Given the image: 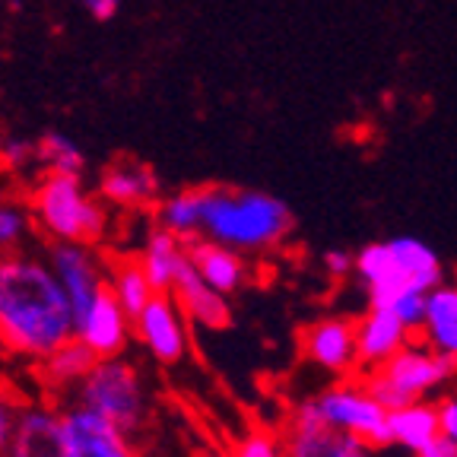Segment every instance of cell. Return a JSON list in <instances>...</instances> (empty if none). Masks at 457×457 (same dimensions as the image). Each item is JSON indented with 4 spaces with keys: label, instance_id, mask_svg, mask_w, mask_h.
<instances>
[{
    "label": "cell",
    "instance_id": "1f68e13d",
    "mask_svg": "<svg viewBox=\"0 0 457 457\" xmlns=\"http://www.w3.org/2000/svg\"><path fill=\"white\" fill-rule=\"evenodd\" d=\"M83 7L96 22H108V20H114V16H118V10H121V0H83Z\"/></svg>",
    "mask_w": 457,
    "mask_h": 457
},
{
    "label": "cell",
    "instance_id": "5b68a950",
    "mask_svg": "<svg viewBox=\"0 0 457 457\" xmlns=\"http://www.w3.org/2000/svg\"><path fill=\"white\" fill-rule=\"evenodd\" d=\"M73 403L93 410L102 420L134 436L146 420V394L137 369L128 359H99L93 371L73 387Z\"/></svg>",
    "mask_w": 457,
    "mask_h": 457
},
{
    "label": "cell",
    "instance_id": "3957f363",
    "mask_svg": "<svg viewBox=\"0 0 457 457\" xmlns=\"http://www.w3.org/2000/svg\"><path fill=\"white\" fill-rule=\"evenodd\" d=\"M289 422L346 432V436L369 445L371 451L394 448L391 413L371 397L365 381H337V385L318 391L314 397H305L293 407Z\"/></svg>",
    "mask_w": 457,
    "mask_h": 457
},
{
    "label": "cell",
    "instance_id": "7a4b0ae2",
    "mask_svg": "<svg viewBox=\"0 0 457 457\" xmlns=\"http://www.w3.org/2000/svg\"><path fill=\"white\" fill-rule=\"evenodd\" d=\"M293 232V210L267 191H236L210 185L200 238L220 242L238 254H264Z\"/></svg>",
    "mask_w": 457,
    "mask_h": 457
},
{
    "label": "cell",
    "instance_id": "5bb4252c",
    "mask_svg": "<svg viewBox=\"0 0 457 457\" xmlns=\"http://www.w3.org/2000/svg\"><path fill=\"white\" fill-rule=\"evenodd\" d=\"M102 200L114 204V207H143L153 204L159 194V179L150 165L130 162V159H118L112 162L99 179Z\"/></svg>",
    "mask_w": 457,
    "mask_h": 457
},
{
    "label": "cell",
    "instance_id": "7402d4cb",
    "mask_svg": "<svg viewBox=\"0 0 457 457\" xmlns=\"http://www.w3.org/2000/svg\"><path fill=\"white\" fill-rule=\"evenodd\" d=\"M36 150H38V162L48 169V175H79L86 165L79 143L73 137L61 134V130H48L36 143Z\"/></svg>",
    "mask_w": 457,
    "mask_h": 457
},
{
    "label": "cell",
    "instance_id": "52a82bcc",
    "mask_svg": "<svg viewBox=\"0 0 457 457\" xmlns=\"http://www.w3.org/2000/svg\"><path fill=\"white\" fill-rule=\"evenodd\" d=\"M134 337L143 343L159 365L185 362L191 337H187V314L171 293H156L153 302L134 318Z\"/></svg>",
    "mask_w": 457,
    "mask_h": 457
},
{
    "label": "cell",
    "instance_id": "7c38bea8",
    "mask_svg": "<svg viewBox=\"0 0 457 457\" xmlns=\"http://www.w3.org/2000/svg\"><path fill=\"white\" fill-rule=\"evenodd\" d=\"M410 343H413V330L400 321L391 308H369L356 321L359 369L362 371L381 369Z\"/></svg>",
    "mask_w": 457,
    "mask_h": 457
},
{
    "label": "cell",
    "instance_id": "f546056e",
    "mask_svg": "<svg viewBox=\"0 0 457 457\" xmlns=\"http://www.w3.org/2000/svg\"><path fill=\"white\" fill-rule=\"evenodd\" d=\"M324 270H328V277L334 279H346L356 273V254L346 248H330L328 254H324Z\"/></svg>",
    "mask_w": 457,
    "mask_h": 457
},
{
    "label": "cell",
    "instance_id": "2e32d148",
    "mask_svg": "<svg viewBox=\"0 0 457 457\" xmlns=\"http://www.w3.org/2000/svg\"><path fill=\"white\" fill-rule=\"evenodd\" d=\"M171 295L179 299L181 312H185L194 324H204V328H226V324L232 321L228 295L216 293L213 286L204 283V277L194 270L191 261H187L185 270H181L179 279H175Z\"/></svg>",
    "mask_w": 457,
    "mask_h": 457
},
{
    "label": "cell",
    "instance_id": "8fae6325",
    "mask_svg": "<svg viewBox=\"0 0 457 457\" xmlns=\"http://www.w3.org/2000/svg\"><path fill=\"white\" fill-rule=\"evenodd\" d=\"M381 371H385L387 378L397 381L413 400H432L457 378V365L448 362L445 356H438L422 340L403 346L391 362L381 365Z\"/></svg>",
    "mask_w": 457,
    "mask_h": 457
},
{
    "label": "cell",
    "instance_id": "8992f818",
    "mask_svg": "<svg viewBox=\"0 0 457 457\" xmlns=\"http://www.w3.org/2000/svg\"><path fill=\"white\" fill-rule=\"evenodd\" d=\"M51 457H137V454L130 448V436H124L121 428L112 426L108 420H102L93 410L73 403L64 413H57Z\"/></svg>",
    "mask_w": 457,
    "mask_h": 457
},
{
    "label": "cell",
    "instance_id": "4dcf8cb0",
    "mask_svg": "<svg viewBox=\"0 0 457 457\" xmlns=\"http://www.w3.org/2000/svg\"><path fill=\"white\" fill-rule=\"evenodd\" d=\"M436 403H438V420H442V436L457 442V391L442 394Z\"/></svg>",
    "mask_w": 457,
    "mask_h": 457
},
{
    "label": "cell",
    "instance_id": "d6986e66",
    "mask_svg": "<svg viewBox=\"0 0 457 457\" xmlns=\"http://www.w3.org/2000/svg\"><path fill=\"white\" fill-rule=\"evenodd\" d=\"M207 187H181V191L169 194L159 204V226L175 232L185 242H194L204 232V216H207Z\"/></svg>",
    "mask_w": 457,
    "mask_h": 457
},
{
    "label": "cell",
    "instance_id": "484cf974",
    "mask_svg": "<svg viewBox=\"0 0 457 457\" xmlns=\"http://www.w3.org/2000/svg\"><path fill=\"white\" fill-rule=\"evenodd\" d=\"M232 457H286V445L273 432H248L236 445Z\"/></svg>",
    "mask_w": 457,
    "mask_h": 457
},
{
    "label": "cell",
    "instance_id": "f1b7e54d",
    "mask_svg": "<svg viewBox=\"0 0 457 457\" xmlns=\"http://www.w3.org/2000/svg\"><path fill=\"white\" fill-rule=\"evenodd\" d=\"M29 162H38L36 143L20 140V137H7V140L0 143V165H4V169L22 171Z\"/></svg>",
    "mask_w": 457,
    "mask_h": 457
},
{
    "label": "cell",
    "instance_id": "30bf717a",
    "mask_svg": "<svg viewBox=\"0 0 457 457\" xmlns=\"http://www.w3.org/2000/svg\"><path fill=\"white\" fill-rule=\"evenodd\" d=\"M48 264L54 277L64 286L67 299L73 305V318L93 305L108 289V270L89 245H64L54 242L48 251Z\"/></svg>",
    "mask_w": 457,
    "mask_h": 457
},
{
    "label": "cell",
    "instance_id": "e0dca14e",
    "mask_svg": "<svg viewBox=\"0 0 457 457\" xmlns=\"http://www.w3.org/2000/svg\"><path fill=\"white\" fill-rule=\"evenodd\" d=\"M187 264V242L179 238L169 228H153L140 251V267L150 277L153 289L156 293H171L175 289V279L185 270Z\"/></svg>",
    "mask_w": 457,
    "mask_h": 457
},
{
    "label": "cell",
    "instance_id": "cb8c5ba5",
    "mask_svg": "<svg viewBox=\"0 0 457 457\" xmlns=\"http://www.w3.org/2000/svg\"><path fill=\"white\" fill-rule=\"evenodd\" d=\"M365 387H369V394L375 400H378L381 407L387 410V413H397V410H403V407H410V403H416L413 397H410L403 387L397 385L394 378H387L385 371L381 369H371V371H365Z\"/></svg>",
    "mask_w": 457,
    "mask_h": 457
},
{
    "label": "cell",
    "instance_id": "277c9868",
    "mask_svg": "<svg viewBox=\"0 0 457 457\" xmlns=\"http://www.w3.org/2000/svg\"><path fill=\"white\" fill-rule=\"evenodd\" d=\"M32 216L51 242L96 245L108 228V213L79 175H45L32 191Z\"/></svg>",
    "mask_w": 457,
    "mask_h": 457
},
{
    "label": "cell",
    "instance_id": "d6a6232c",
    "mask_svg": "<svg viewBox=\"0 0 457 457\" xmlns=\"http://www.w3.org/2000/svg\"><path fill=\"white\" fill-rule=\"evenodd\" d=\"M416 457H457V442L448 436H438L436 442H428Z\"/></svg>",
    "mask_w": 457,
    "mask_h": 457
},
{
    "label": "cell",
    "instance_id": "836d02e7",
    "mask_svg": "<svg viewBox=\"0 0 457 457\" xmlns=\"http://www.w3.org/2000/svg\"><path fill=\"white\" fill-rule=\"evenodd\" d=\"M10 457H13V454H10Z\"/></svg>",
    "mask_w": 457,
    "mask_h": 457
},
{
    "label": "cell",
    "instance_id": "ffe728a7",
    "mask_svg": "<svg viewBox=\"0 0 457 457\" xmlns=\"http://www.w3.org/2000/svg\"><path fill=\"white\" fill-rule=\"evenodd\" d=\"M99 359L86 350L79 340H67L64 346H57L48 359H42V378L54 387H77L79 381L93 371Z\"/></svg>",
    "mask_w": 457,
    "mask_h": 457
},
{
    "label": "cell",
    "instance_id": "d4e9b609",
    "mask_svg": "<svg viewBox=\"0 0 457 457\" xmlns=\"http://www.w3.org/2000/svg\"><path fill=\"white\" fill-rule=\"evenodd\" d=\"M457 321V283H442L428 293L426 324H454Z\"/></svg>",
    "mask_w": 457,
    "mask_h": 457
},
{
    "label": "cell",
    "instance_id": "4fadbf2b",
    "mask_svg": "<svg viewBox=\"0 0 457 457\" xmlns=\"http://www.w3.org/2000/svg\"><path fill=\"white\" fill-rule=\"evenodd\" d=\"M187 261H191L194 270L204 277V283L213 286L216 293L232 295L238 293L248 279V264H245V254L226 248L220 242H210V238H194L187 242Z\"/></svg>",
    "mask_w": 457,
    "mask_h": 457
},
{
    "label": "cell",
    "instance_id": "ac0fdd59",
    "mask_svg": "<svg viewBox=\"0 0 457 457\" xmlns=\"http://www.w3.org/2000/svg\"><path fill=\"white\" fill-rule=\"evenodd\" d=\"M391 436H394V448L420 454L428 442H436L442 436L438 403L436 400H416L410 407L391 413Z\"/></svg>",
    "mask_w": 457,
    "mask_h": 457
},
{
    "label": "cell",
    "instance_id": "ba28073f",
    "mask_svg": "<svg viewBox=\"0 0 457 457\" xmlns=\"http://www.w3.org/2000/svg\"><path fill=\"white\" fill-rule=\"evenodd\" d=\"M302 359L314 369L346 378L359 369V346H356V321L343 314L318 318L302 330Z\"/></svg>",
    "mask_w": 457,
    "mask_h": 457
},
{
    "label": "cell",
    "instance_id": "9c48e42d",
    "mask_svg": "<svg viewBox=\"0 0 457 457\" xmlns=\"http://www.w3.org/2000/svg\"><path fill=\"white\" fill-rule=\"evenodd\" d=\"M134 337V318L112 295V289L99 295L93 305L73 318V340H79L96 359H118Z\"/></svg>",
    "mask_w": 457,
    "mask_h": 457
},
{
    "label": "cell",
    "instance_id": "83f0119b",
    "mask_svg": "<svg viewBox=\"0 0 457 457\" xmlns=\"http://www.w3.org/2000/svg\"><path fill=\"white\" fill-rule=\"evenodd\" d=\"M422 343H428L438 356L457 365V321L454 324H426L422 328Z\"/></svg>",
    "mask_w": 457,
    "mask_h": 457
},
{
    "label": "cell",
    "instance_id": "44dd1931",
    "mask_svg": "<svg viewBox=\"0 0 457 457\" xmlns=\"http://www.w3.org/2000/svg\"><path fill=\"white\" fill-rule=\"evenodd\" d=\"M108 289H112L114 299L121 302L130 318H137V314L153 302V295H156V289H153L150 277H146V270L140 267V261H118V264L108 270Z\"/></svg>",
    "mask_w": 457,
    "mask_h": 457
},
{
    "label": "cell",
    "instance_id": "603a6c76",
    "mask_svg": "<svg viewBox=\"0 0 457 457\" xmlns=\"http://www.w3.org/2000/svg\"><path fill=\"white\" fill-rule=\"evenodd\" d=\"M32 220H36L32 210H26L16 200L0 197V254H10L26 242V236L32 232Z\"/></svg>",
    "mask_w": 457,
    "mask_h": 457
},
{
    "label": "cell",
    "instance_id": "4316f807",
    "mask_svg": "<svg viewBox=\"0 0 457 457\" xmlns=\"http://www.w3.org/2000/svg\"><path fill=\"white\" fill-rule=\"evenodd\" d=\"M20 413L22 407L16 403V397L0 387V457L13 451V438H16V426H20Z\"/></svg>",
    "mask_w": 457,
    "mask_h": 457
},
{
    "label": "cell",
    "instance_id": "6da1fadb",
    "mask_svg": "<svg viewBox=\"0 0 457 457\" xmlns=\"http://www.w3.org/2000/svg\"><path fill=\"white\" fill-rule=\"evenodd\" d=\"M67 340H73V305L48 261L0 254V343L42 362Z\"/></svg>",
    "mask_w": 457,
    "mask_h": 457
},
{
    "label": "cell",
    "instance_id": "9a60e30c",
    "mask_svg": "<svg viewBox=\"0 0 457 457\" xmlns=\"http://www.w3.org/2000/svg\"><path fill=\"white\" fill-rule=\"evenodd\" d=\"M283 445L286 457H375L369 445L346 436V432H334L324 426H302V422L286 426Z\"/></svg>",
    "mask_w": 457,
    "mask_h": 457
}]
</instances>
